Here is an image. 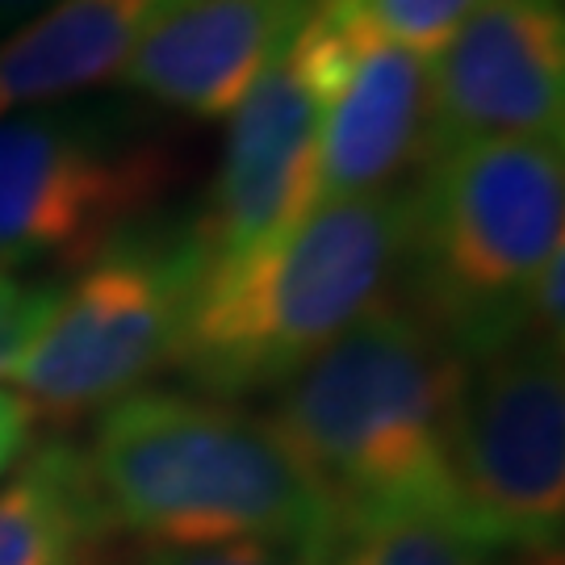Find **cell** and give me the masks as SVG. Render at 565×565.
I'll return each mask as SVG.
<instances>
[{"mask_svg": "<svg viewBox=\"0 0 565 565\" xmlns=\"http://www.w3.org/2000/svg\"><path fill=\"white\" fill-rule=\"evenodd\" d=\"M465 356L398 298L369 310L277 390L273 436L323 499L335 541L394 520H445Z\"/></svg>", "mask_w": 565, "mask_h": 565, "instance_id": "1", "label": "cell"}, {"mask_svg": "<svg viewBox=\"0 0 565 565\" xmlns=\"http://www.w3.org/2000/svg\"><path fill=\"white\" fill-rule=\"evenodd\" d=\"M84 452L114 532L142 545L306 548L319 562L335 524L264 415L231 398L135 390L105 406Z\"/></svg>", "mask_w": 565, "mask_h": 565, "instance_id": "2", "label": "cell"}, {"mask_svg": "<svg viewBox=\"0 0 565 565\" xmlns=\"http://www.w3.org/2000/svg\"><path fill=\"white\" fill-rule=\"evenodd\" d=\"M406 210L411 184L315 202L281 239L198 273L168 369L214 398L281 390L356 319L394 298Z\"/></svg>", "mask_w": 565, "mask_h": 565, "instance_id": "3", "label": "cell"}, {"mask_svg": "<svg viewBox=\"0 0 565 565\" xmlns=\"http://www.w3.org/2000/svg\"><path fill=\"white\" fill-rule=\"evenodd\" d=\"M565 156L548 139L448 147L415 172L394 298L465 361L515 340L545 264L565 252Z\"/></svg>", "mask_w": 565, "mask_h": 565, "instance_id": "4", "label": "cell"}, {"mask_svg": "<svg viewBox=\"0 0 565 565\" xmlns=\"http://www.w3.org/2000/svg\"><path fill=\"white\" fill-rule=\"evenodd\" d=\"M168 142L114 105L0 118V273L84 268L168 193Z\"/></svg>", "mask_w": 565, "mask_h": 565, "instance_id": "5", "label": "cell"}, {"mask_svg": "<svg viewBox=\"0 0 565 565\" xmlns=\"http://www.w3.org/2000/svg\"><path fill=\"white\" fill-rule=\"evenodd\" d=\"M198 273L189 226H130L60 294L46 331L13 373L21 398L51 424H76L135 394L172 364Z\"/></svg>", "mask_w": 565, "mask_h": 565, "instance_id": "6", "label": "cell"}, {"mask_svg": "<svg viewBox=\"0 0 565 565\" xmlns=\"http://www.w3.org/2000/svg\"><path fill=\"white\" fill-rule=\"evenodd\" d=\"M457 527L486 553L548 557L565 527L562 343L520 331L465 361L452 427Z\"/></svg>", "mask_w": 565, "mask_h": 565, "instance_id": "7", "label": "cell"}, {"mask_svg": "<svg viewBox=\"0 0 565 565\" xmlns=\"http://www.w3.org/2000/svg\"><path fill=\"white\" fill-rule=\"evenodd\" d=\"M323 84L302 34L231 109L226 151L198 223L189 226L202 273L281 239L319 202Z\"/></svg>", "mask_w": 565, "mask_h": 565, "instance_id": "8", "label": "cell"}, {"mask_svg": "<svg viewBox=\"0 0 565 565\" xmlns=\"http://www.w3.org/2000/svg\"><path fill=\"white\" fill-rule=\"evenodd\" d=\"M562 0H482L431 63L427 160L465 142H562Z\"/></svg>", "mask_w": 565, "mask_h": 565, "instance_id": "9", "label": "cell"}, {"mask_svg": "<svg viewBox=\"0 0 565 565\" xmlns=\"http://www.w3.org/2000/svg\"><path fill=\"white\" fill-rule=\"evenodd\" d=\"M302 51L323 84L319 202L415 181L427 163L431 60L310 18Z\"/></svg>", "mask_w": 565, "mask_h": 565, "instance_id": "10", "label": "cell"}, {"mask_svg": "<svg viewBox=\"0 0 565 565\" xmlns=\"http://www.w3.org/2000/svg\"><path fill=\"white\" fill-rule=\"evenodd\" d=\"M319 0H172L121 84L189 118H226L298 42Z\"/></svg>", "mask_w": 565, "mask_h": 565, "instance_id": "11", "label": "cell"}, {"mask_svg": "<svg viewBox=\"0 0 565 565\" xmlns=\"http://www.w3.org/2000/svg\"><path fill=\"white\" fill-rule=\"evenodd\" d=\"M172 0H55L0 42V118L121 76Z\"/></svg>", "mask_w": 565, "mask_h": 565, "instance_id": "12", "label": "cell"}, {"mask_svg": "<svg viewBox=\"0 0 565 565\" xmlns=\"http://www.w3.org/2000/svg\"><path fill=\"white\" fill-rule=\"evenodd\" d=\"M114 524L84 452L51 440L0 486V565H102Z\"/></svg>", "mask_w": 565, "mask_h": 565, "instance_id": "13", "label": "cell"}, {"mask_svg": "<svg viewBox=\"0 0 565 565\" xmlns=\"http://www.w3.org/2000/svg\"><path fill=\"white\" fill-rule=\"evenodd\" d=\"M482 0H319L315 18L356 39L436 55Z\"/></svg>", "mask_w": 565, "mask_h": 565, "instance_id": "14", "label": "cell"}, {"mask_svg": "<svg viewBox=\"0 0 565 565\" xmlns=\"http://www.w3.org/2000/svg\"><path fill=\"white\" fill-rule=\"evenodd\" d=\"M319 565H490V553L445 520H394L340 536Z\"/></svg>", "mask_w": 565, "mask_h": 565, "instance_id": "15", "label": "cell"}, {"mask_svg": "<svg viewBox=\"0 0 565 565\" xmlns=\"http://www.w3.org/2000/svg\"><path fill=\"white\" fill-rule=\"evenodd\" d=\"M60 281H21L9 277L0 285V377H13L30 348L46 331L55 306H60Z\"/></svg>", "mask_w": 565, "mask_h": 565, "instance_id": "16", "label": "cell"}, {"mask_svg": "<svg viewBox=\"0 0 565 565\" xmlns=\"http://www.w3.org/2000/svg\"><path fill=\"white\" fill-rule=\"evenodd\" d=\"M130 565H319V557L306 548L226 541V545H142Z\"/></svg>", "mask_w": 565, "mask_h": 565, "instance_id": "17", "label": "cell"}, {"mask_svg": "<svg viewBox=\"0 0 565 565\" xmlns=\"http://www.w3.org/2000/svg\"><path fill=\"white\" fill-rule=\"evenodd\" d=\"M34 424H39L34 406L25 403L21 394H13V390H0V478H4V473L13 469V461L30 448Z\"/></svg>", "mask_w": 565, "mask_h": 565, "instance_id": "18", "label": "cell"}, {"mask_svg": "<svg viewBox=\"0 0 565 565\" xmlns=\"http://www.w3.org/2000/svg\"><path fill=\"white\" fill-rule=\"evenodd\" d=\"M51 4H55V0H0V39H9L25 21H34L39 13H46Z\"/></svg>", "mask_w": 565, "mask_h": 565, "instance_id": "19", "label": "cell"}, {"mask_svg": "<svg viewBox=\"0 0 565 565\" xmlns=\"http://www.w3.org/2000/svg\"><path fill=\"white\" fill-rule=\"evenodd\" d=\"M9 277H13V273H0V285H4V281H9Z\"/></svg>", "mask_w": 565, "mask_h": 565, "instance_id": "20", "label": "cell"}]
</instances>
